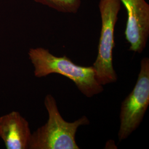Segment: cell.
Segmentation results:
<instances>
[{
    "instance_id": "1",
    "label": "cell",
    "mask_w": 149,
    "mask_h": 149,
    "mask_svg": "<svg viewBox=\"0 0 149 149\" xmlns=\"http://www.w3.org/2000/svg\"><path fill=\"white\" fill-rule=\"evenodd\" d=\"M28 56L33 65L36 77L41 78L52 74H58L72 81L78 90L88 98L104 91L96 78L93 66H82L74 64L66 56L58 57L45 48H31Z\"/></svg>"
},
{
    "instance_id": "2",
    "label": "cell",
    "mask_w": 149,
    "mask_h": 149,
    "mask_svg": "<svg viewBox=\"0 0 149 149\" xmlns=\"http://www.w3.org/2000/svg\"><path fill=\"white\" fill-rule=\"evenodd\" d=\"M44 105L48 112V121L31 134L28 149H80L75 136L79 127L90 123L88 118L84 116L74 122L65 120L55 99L50 94L45 96Z\"/></svg>"
},
{
    "instance_id": "3",
    "label": "cell",
    "mask_w": 149,
    "mask_h": 149,
    "mask_svg": "<svg viewBox=\"0 0 149 149\" xmlns=\"http://www.w3.org/2000/svg\"><path fill=\"white\" fill-rule=\"evenodd\" d=\"M119 0H100L98 7L101 18V31L98 54L93 64L96 78L102 86L117 82L118 76L113 65L114 29L120 10Z\"/></svg>"
},
{
    "instance_id": "4",
    "label": "cell",
    "mask_w": 149,
    "mask_h": 149,
    "mask_svg": "<svg viewBox=\"0 0 149 149\" xmlns=\"http://www.w3.org/2000/svg\"><path fill=\"white\" fill-rule=\"evenodd\" d=\"M149 104V59L141 60L140 70L133 90L122 102L120 111L119 141L128 138L142 122Z\"/></svg>"
},
{
    "instance_id": "5",
    "label": "cell",
    "mask_w": 149,
    "mask_h": 149,
    "mask_svg": "<svg viewBox=\"0 0 149 149\" xmlns=\"http://www.w3.org/2000/svg\"><path fill=\"white\" fill-rule=\"evenodd\" d=\"M127 12L125 37L129 51L141 53L149 36V5L145 0H119Z\"/></svg>"
},
{
    "instance_id": "6",
    "label": "cell",
    "mask_w": 149,
    "mask_h": 149,
    "mask_svg": "<svg viewBox=\"0 0 149 149\" xmlns=\"http://www.w3.org/2000/svg\"><path fill=\"white\" fill-rule=\"evenodd\" d=\"M31 132L29 123L19 112L0 117V138L7 149H28Z\"/></svg>"
},
{
    "instance_id": "7",
    "label": "cell",
    "mask_w": 149,
    "mask_h": 149,
    "mask_svg": "<svg viewBox=\"0 0 149 149\" xmlns=\"http://www.w3.org/2000/svg\"><path fill=\"white\" fill-rule=\"evenodd\" d=\"M63 13L76 14L81 6V0H33Z\"/></svg>"
}]
</instances>
